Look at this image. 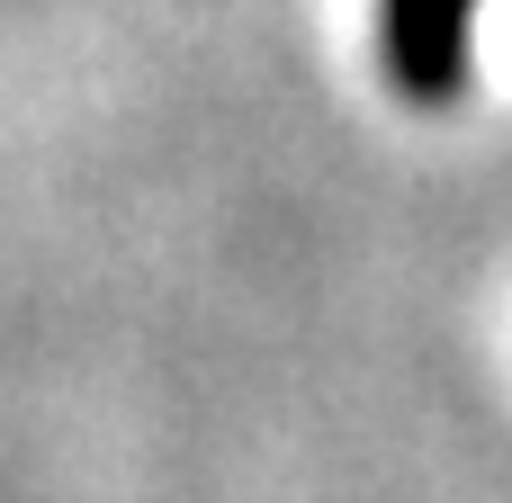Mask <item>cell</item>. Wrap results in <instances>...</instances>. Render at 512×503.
Segmentation results:
<instances>
[{
    "label": "cell",
    "mask_w": 512,
    "mask_h": 503,
    "mask_svg": "<svg viewBox=\"0 0 512 503\" xmlns=\"http://www.w3.org/2000/svg\"><path fill=\"white\" fill-rule=\"evenodd\" d=\"M477 0H378V54L405 99H459Z\"/></svg>",
    "instance_id": "1"
}]
</instances>
